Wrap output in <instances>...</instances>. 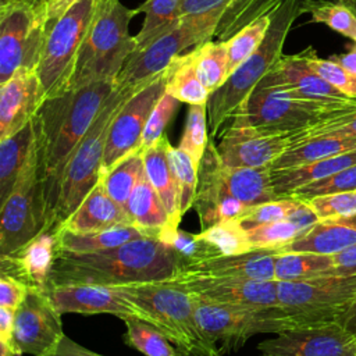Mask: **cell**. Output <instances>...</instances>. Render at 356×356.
Here are the masks:
<instances>
[{"mask_svg": "<svg viewBox=\"0 0 356 356\" xmlns=\"http://www.w3.org/2000/svg\"><path fill=\"white\" fill-rule=\"evenodd\" d=\"M115 86V81H99L71 88L44 99L33 117L49 228H54L56 206L65 167Z\"/></svg>", "mask_w": 356, "mask_h": 356, "instance_id": "6da1fadb", "label": "cell"}, {"mask_svg": "<svg viewBox=\"0 0 356 356\" xmlns=\"http://www.w3.org/2000/svg\"><path fill=\"white\" fill-rule=\"evenodd\" d=\"M182 266L179 254L154 236L129 241L93 253H58L49 286L95 284L118 286L171 280Z\"/></svg>", "mask_w": 356, "mask_h": 356, "instance_id": "7a4b0ae2", "label": "cell"}, {"mask_svg": "<svg viewBox=\"0 0 356 356\" xmlns=\"http://www.w3.org/2000/svg\"><path fill=\"white\" fill-rule=\"evenodd\" d=\"M303 3L305 0H278L271 11V24L260 47L210 95L207 118L211 139L221 136L231 117L282 58L286 36L296 18L305 14Z\"/></svg>", "mask_w": 356, "mask_h": 356, "instance_id": "3957f363", "label": "cell"}, {"mask_svg": "<svg viewBox=\"0 0 356 356\" xmlns=\"http://www.w3.org/2000/svg\"><path fill=\"white\" fill-rule=\"evenodd\" d=\"M136 14L138 7L128 8L120 0H97L70 89L99 81H117L136 49L135 36L129 35V22Z\"/></svg>", "mask_w": 356, "mask_h": 356, "instance_id": "277c9868", "label": "cell"}, {"mask_svg": "<svg viewBox=\"0 0 356 356\" xmlns=\"http://www.w3.org/2000/svg\"><path fill=\"white\" fill-rule=\"evenodd\" d=\"M125 298L145 309L159 328L185 356H224L202 332L192 296L172 280L115 286Z\"/></svg>", "mask_w": 356, "mask_h": 356, "instance_id": "5b68a950", "label": "cell"}, {"mask_svg": "<svg viewBox=\"0 0 356 356\" xmlns=\"http://www.w3.org/2000/svg\"><path fill=\"white\" fill-rule=\"evenodd\" d=\"M142 86H115L113 93L103 104L92 127L76 146L61 179L58 202L54 214V228H61V225L81 206L83 199L100 181L110 125L122 104Z\"/></svg>", "mask_w": 356, "mask_h": 356, "instance_id": "8992f818", "label": "cell"}, {"mask_svg": "<svg viewBox=\"0 0 356 356\" xmlns=\"http://www.w3.org/2000/svg\"><path fill=\"white\" fill-rule=\"evenodd\" d=\"M355 106L356 100L348 104L314 103L295 96L285 88L259 83L231 117L227 127H248L271 134H295Z\"/></svg>", "mask_w": 356, "mask_h": 356, "instance_id": "52a82bcc", "label": "cell"}, {"mask_svg": "<svg viewBox=\"0 0 356 356\" xmlns=\"http://www.w3.org/2000/svg\"><path fill=\"white\" fill-rule=\"evenodd\" d=\"M355 298L356 274L278 281L281 328L286 331L338 321Z\"/></svg>", "mask_w": 356, "mask_h": 356, "instance_id": "ba28073f", "label": "cell"}, {"mask_svg": "<svg viewBox=\"0 0 356 356\" xmlns=\"http://www.w3.org/2000/svg\"><path fill=\"white\" fill-rule=\"evenodd\" d=\"M221 15L222 11H211L179 17L171 28L135 49L115 81L117 86L139 88L153 81L177 56L214 38Z\"/></svg>", "mask_w": 356, "mask_h": 356, "instance_id": "9c48e42d", "label": "cell"}, {"mask_svg": "<svg viewBox=\"0 0 356 356\" xmlns=\"http://www.w3.org/2000/svg\"><path fill=\"white\" fill-rule=\"evenodd\" d=\"M96 6L97 0H79L49 29L36 68L42 102L70 89Z\"/></svg>", "mask_w": 356, "mask_h": 356, "instance_id": "30bf717a", "label": "cell"}, {"mask_svg": "<svg viewBox=\"0 0 356 356\" xmlns=\"http://www.w3.org/2000/svg\"><path fill=\"white\" fill-rule=\"evenodd\" d=\"M47 35L44 0H0V83L22 68H38Z\"/></svg>", "mask_w": 356, "mask_h": 356, "instance_id": "8fae6325", "label": "cell"}, {"mask_svg": "<svg viewBox=\"0 0 356 356\" xmlns=\"http://www.w3.org/2000/svg\"><path fill=\"white\" fill-rule=\"evenodd\" d=\"M46 229H49V217L38 153L0 204V256L19 250Z\"/></svg>", "mask_w": 356, "mask_h": 356, "instance_id": "7c38bea8", "label": "cell"}, {"mask_svg": "<svg viewBox=\"0 0 356 356\" xmlns=\"http://www.w3.org/2000/svg\"><path fill=\"white\" fill-rule=\"evenodd\" d=\"M192 299L196 321L203 335L217 345L222 355L239 350L256 334L281 332L278 306L250 309Z\"/></svg>", "mask_w": 356, "mask_h": 356, "instance_id": "4fadbf2b", "label": "cell"}, {"mask_svg": "<svg viewBox=\"0 0 356 356\" xmlns=\"http://www.w3.org/2000/svg\"><path fill=\"white\" fill-rule=\"evenodd\" d=\"M165 71L138 89L115 114L107 136L102 174L111 170L131 153L140 150L147 120L165 92Z\"/></svg>", "mask_w": 356, "mask_h": 356, "instance_id": "5bb4252c", "label": "cell"}, {"mask_svg": "<svg viewBox=\"0 0 356 356\" xmlns=\"http://www.w3.org/2000/svg\"><path fill=\"white\" fill-rule=\"evenodd\" d=\"M64 335L61 313L47 292L29 288L15 312L13 345L18 356H46Z\"/></svg>", "mask_w": 356, "mask_h": 356, "instance_id": "9a60e30c", "label": "cell"}, {"mask_svg": "<svg viewBox=\"0 0 356 356\" xmlns=\"http://www.w3.org/2000/svg\"><path fill=\"white\" fill-rule=\"evenodd\" d=\"M171 280L182 285L192 298L209 303L250 309L280 306L277 280L209 275H174Z\"/></svg>", "mask_w": 356, "mask_h": 356, "instance_id": "2e32d148", "label": "cell"}, {"mask_svg": "<svg viewBox=\"0 0 356 356\" xmlns=\"http://www.w3.org/2000/svg\"><path fill=\"white\" fill-rule=\"evenodd\" d=\"M257 350L261 356H356V337L334 321L278 332Z\"/></svg>", "mask_w": 356, "mask_h": 356, "instance_id": "e0dca14e", "label": "cell"}, {"mask_svg": "<svg viewBox=\"0 0 356 356\" xmlns=\"http://www.w3.org/2000/svg\"><path fill=\"white\" fill-rule=\"evenodd\" d=\"M44 291L61 314L108 313L121 320L139 318L154 325L152 316L135 302L125 298L115 286L65 284L49 286Z\"/></svg>", "mask_w": 356, "mask_h": 356, "instance_id": "ac0fdd59", "label": "cell"}, {"mask_svg": "<svg viewBox=\"0 0 356 356\" xmlns=\"http://www.w3.org/2000/svg\"><path fill=\"white\" fill-rule=\"evenodd\" d=\"M296 135L229 125L220 136L217 152L227 167H271L295 143Z\"/></svg>", "mask_w": 356, "mask_h": 356, "instance_id": "d6986e66", "label": "cell"}, {"mask_svg": "<svg viewBox=\"0 0 356 356\" xmlns=\"http://www.w3.org/2000/svg\"><path fill=\"white\" fill-rule=\"evenodd\" d=\"M222 165L217 145L210 138L199 164L197 192L193 203L202 229L221 221L239 220L249 209L227 191L222 182Z\"/></svg>", "mask_w": 356, "mask_h": 356, "instance_id": "ffe728a7", "label": "cell"}, {"mask_svg": "<svg viewBox=\"0 0 356 356\" xmlns=\"http://www.w3.org/2000/svg\"><path fill=\"white\" fill-rule=\"evenodd\" d=\"M259 83L281 86L300 99L321 104H348L356 100L345 96L314 72L309 67L303 51L282 56Z\"/></svg>", "mask_w": 356, "mask_h": 356, "instance_id": "44dd1931", "label": "cell"}, {"mask_svg": "<svg viewBox=\"0 0 356 356\" xmlns=\"http://www.w3.org/2000/svg\"><path fill=\"white\" fill-rule=\"evenodd\" d=\"M57 254L58 229L49 228L19 250L0 256V274L11 275L28 288L46 289Z\"/></svg>", "mask_w": 356, "mask_h": 356, "instance_id": "7402d4cb", "label": "cell"}, {"mask_svg": "<svg viewBox=\"0 0 356 356\" xmlns=\"http://www.w3.org/2000/svg\"><path fill=\"white\" fill-rule=\"evenodd\" d=\"M40 99L36 68L22 67L0 83V139H4L33 120Z\"/></svg>", "mask_w": 356, "mask_h": 356, "instance_id": "603a6c76", "label": "cell"}, {"mask_svg": "<svg viewBox=\"0 0 356 356\" xmlns=\"http://www.w3.org/2000/svg\"><path fill=\"white\" fill-rule=\"evenodd\" d=\"M278 250L254 249L242 254L214 256L202 261L182 266L175 275L238 277L250 280H275L274 261Z\"/></svg>", "mask_w": 356, "mask_h": 356, "instance_id": "cb8c5ba5", "label": "cell"}, {"mask_svg": "<svg viewBox=\"0 0 356 356\" xmlns=\"http://www.w3.org/2000/svg\"><path fill=\"white\" fill-rule=\"evenodd\" d=\"M132 224L124 207L108 196L102 179L60 229L86 234Z\"/></svg>", "mask_w": 356, "mask_h": 356, "instance_id": "d4e9b609", "label": "cell"}, {"mask_svg": "<svg viewBox=\"0 0 356 356\" xmlns=\"http://www.w3.org/2000/svg\"><path fill=\"white\" fill-rule=\"evenodd\" d=\"M353 245H356V213L317 221L280 252L335 254Z\"/></svg>", "mask_w": 356, "mask_h": 356, "instance_id": "484cf974", "label": "cell"}, {"mask_svg": "<svg viewBox=\"0 0 356 356\" xmlns=\"http://www.w3.org/2000/svg\"><path fill=\"white\" fill-rule=\"evenodd\" d=\"M170 145L168 138L163 135L154 145L142 150V157L146 177L167 210L170 227H179L182 218L179 189L168 160Z\"/></svg>", "mask_w": 356, "mask_h": 356, "instance_id": "4316f807", "label": "cell"}, {"mask_svg": "<svg viewBox=\"0 0 356 356\" xmlns=\"http://www.w3.org/2000/svg\"><path fill=\"white\" fill-rule=\"evenodd\" d=\"M38 153L33 120L13 135L0 139V204L8 197L24 168Z\"/></svg>", "mask_w": 356, "mask_h": 356, "instance_id": "83f0119b", "label": "cell"}, {"mask_svg": "<svg viewBox=\"0 0 356 356\" xmlns=\"http://www.w3.org/2000/svg\"><path fill=\"white\" fill-rule=\"evenodd\" d=\"M355 149L356 138L331 134L300 136V132H298L295 143L274 161L271 171L309 164Z\"/></svg>", "mask_w": 356, "mask_h": 356, "instance_id": "f1b7e54d", "label": "cell"}, {"mask_svg": "<svg viewBox=\"0 0 356 356\" xmlns=\"http://www.w3.org/2000/svg\"><path fill=\"white\" fill-rule=\"evenodd\" d=\"M356 164V149L337 156L325 157L309 164L271 171L274 192L278 197H288L296 189L317 179Z\"/></svg>", "mask_w": 356, "mask_h": 356, "instance_id": "f546056e", "label": "cell"}, {"mask_svg": "<svg viewBox=\"0 0 356 356\" xmlns=\"http://www.w3.org/2000/svg\"><path fill=\"white\" fill-rule=\"evenodd\" d=\"M153 236L134 224L120 225L110 229L76 234L58 229V253H93L121 246L129 241ZM156 238V236H154Z\"/></svg>", "mask_w": 356, "mask_h": 356, "instance_id": "4dcf8cb0", "label": "cell"}, {"mask_svg": "<svg viewBox=\"0 0 356 356\" xmlns=\"http://www.w3.org/2000/svg\"><path fill=\"white\" fill-rule=\"evenodd\" d=\"M125 210L134 225L159 238V234L170 225L167 210L149 182L146 172L134 188Z\"/></svg>", "mask_w": 356, "mask_h": 356, "instance_id": "1f68e13d", "label": "cell"}, {"mask_svg": "<svg viewBox=\"0 0 356 356\" xmlns=\"http://www.w3.org/2000/svg\"><path fill=\"white\" fill-rule=\"evenodd\" d=\"M165 92L181 103L207 104L210 92L200 82L196 72L195 50L177 56L165 70Z\"/></svg>", "mask_w": 356, "mask_h": 356, "instance_id": "d6a6232c", "label": "cell"}, {"mask_svg": "<svg viewBox=\"0 0 356 356\" xmlns=\"http://www.w3.org/2000/svg\"><path fill=\"white\" fill-rule=\"evenodd\" d=\"M335 266L332 254L313 252H278L274 261L277 281H299L331 274Z\"/></svg>", "mask_w": 356, "mask_h": 356, "instance_id": "836d02e7", "label": "cell"}, {"mask_svg": "<svg viewBox=\"0 0 356 356\" xmlns=\"http://www.w3.org/2000/svg\"><path fill=\"white\" fill-rule=\"evenodd\" d=\"M193 50L197 76L211 95L228 79L227 42L209 39L193 47Z\"/></svg>", "mask_w": 356, "mask_h": 356, "instance_id": "e575fe53", "label": "cell"}, {"mask_svg": "<svg viewBox=\"0 0 356 356\" xmlns=\"http://www.w3.org/2000/svg\"><path fill=\"white\" fill-rule=\"evenodd\" d=\"M305 13L312 15V21L324 24L332 31L356 42V4L348 0H305Z\"/></svg>", "mask_w": 356, "mask_h": 356, "instance_id": "d590c367", "label": "cell"}, {"mask_svg": "<svg viewBox=\"0 0 356 356\" xmlns=\"http://www.w3.org/2000/svg\"><path fill=\"white\" fill-rule=\"evenodd\" d=\"M145 175V165L142 150H136L122 159L107 172H103L100 179L106 188V192L114 199L121 207L125 209L127 202L139 182Z\"/></svg>", "mask_w": 356, "mask_h": 356, "instance_id": "8d00e7d4", "label": "cell"}, {"mask_svg": "<svg viewBox=\"0 0 356 356\" xmlns=\"http://www.w3.org/2000/svg\"><path fill=\"white\" fill-rule=\"evenodd\" d=\"M273 8L256 17L253 21L246 24L243 28H241L236 33L225 40L228 50V76L263 43L271 24Z\"/></svg>", "mask_w": 356, "mask_h": 356, "instance_id": "74e56055", "label": "cell"}, {"mask_svg": "<svg viewBox=\"0 0 356 356\" xmlns=\"http://www.w3.org/2000/svg\"><path fill=\"white\" fill-rule=\"evenodd\" d=\"M122 321L127 327L124 342L145 356H185L154 325L139 318H125Z\"/></svg>", "mask_w": 356, "mask_h": 356, "instance_id": "f35d334b", "label": "cell"}, {"mask_svg": "<svg viewBox=\"0 0 356 356\" xmlns=\"http://www.w3.org/2000/svg\"><path fill=\"white\" fill-rule=\"evenodd\" d=\"M182 0H146L138 8L145 13L140 31L135 35L136 49L171 28L181 17Z\"/></svg>", "mask_w": 356, "mask_h": 356, "instance_id": "ab89813d", "label": "cell"}, {"mask_svg": "<svg viewBox=\"0 0 356 356\" xmlns=\"http://www.w3.org/2000/svg\"><path fill=\"white\" fill-rule=\"evenodd\" d=\"M199 235L209 242L222 256L242 254L254 250L248 229L239 220H227L217 222L206 229H202Z\"/></svg>", "mask_w": 356, "mask_h": 356, "instance_id": "60d3db41", "label": "cell"}, {"mask_svg": "<svg viewBox=\"0 0 356 356\" xmlns=\"http://www.w3.org/2000/svg\"><path fill=\"white\" fill-rule=\"evenodd\" d=\"M278 0H231L216 31L218 40H227L256 17L268 11Z\"/></svg>", "mask_w": 356, "mask_h": 356, "instance_id": "b9f144b4", "label": "cell"}, {"mask_svg": "<svg viewBox=\"0 0 356 356\" xmlns=\"http://www.w3.org/2000/svg\"><path fill=\"white\" fill-rule=\"evenodd\" d=\"M159 239L171 246L179 254L182 266L220 256L217 249L206 242L199 234L186 232L179 227H165L159 234Z\"/></svg>", "mask_w": 356, "mask_h": 356, "instance_id": "7bdbcfd3", "label": "cell"}, {"mask_svg": "<svg viewBox=\"0 0 356 356\" xmlns=\"http://www.w3.org/2000/svg\"><path fill=\"white\" fill-rule=\"evenodd\" d=\"M207 104H191L188 107L185 125L178 147L186 152L199 167L209 145Z\"/></svg>", "mask_w": 356, "mask_h": 356, "instance_id": "ee69618b", "label": "cell"}, {"mask_svg": "<svg viewBox=\"0 0 356 356\" xmlns=\"http://www.w3.org/2000/svg\"><path fill=\"white\" fill-rule=\"evenodd\" d=\"M168 160L179 189V206L184 216L195 203L199 167L186 152L172 145L168 147Z\"/></svg>", "mask_w": 356, "mask_h": 356, "instance_id": "f6af8a7d", "label": "cell"}, {"mask_svg": "<svg viewBox=\"0 0 356 356\" xmlns=\"http://www.w3.org/2000/svg\"><path fill=\"white\" fill-rule=\"evenodd\" d=\"M246 229L253 249H273L278 252L303 232L302 228L289 220L259 224Z\"/></svg>", "mask_w": 356, "mask_h": 356, "instance_id": "bcb514c9", "label": "cell"}, {"mask_svg": "<svg viewBox=\"0 0 356 356\" xmlns=\"http://www.w3.org/2000/svg\"><path fill=\"white\" fill-rule=\"evenodd\" d=\"M303 51V56L309 67L317 72L323 79H325L335 89L342 92L350 99H356V76L343 70L338 63L331 58H321L317 51L309 46Z\"/></svg>", "mask_w": 356, "mask_h": 356, "instance_id": "7dc6e473", "label": "cell"}, {"mask_svg": "<svg viewBox=\"0 0 356 356\" xmlns=\"http://www.w3.org/2000/svg\"><path fill=\"white\" fill-rule=\"evenodd\" d=\"M356 191V164L296 189L291 196L310 200L316 196Z\"/></svg>", "mask_w": 356, "mask_h": 356, "instance_id": "c3c4849f", "label": "cell"}, {"mask_svg": "<svg viewBox=\"0 0 356 356\" xmlns=\"http://www.w3.org/2000/svg\"><path fill=\"white\" fill-rule=\"evenodd\" d=\"M298 203H299V199L295 196L263 202L249 207L243 213V216L239 218V221L243 224L245 228H250L259 224L288 220L293 209L298 206Z\"/></svg>", "mask_w": 356, "mask_h": 356, "instance_id": "681fc988", "label": "cell"}, {"mask_svg": "<svg viewBox=\"0 0 356 356\" xmlns=\"http://www.w3.org/2000/svg\"><path fill=\"white\" fill-rule=\"evenodd\" d=\"M179 103L181 102L178 99L164 92V95L160 97L147 120L140 142V150L150 147L164 135V131L174 118L179 107Z\"/></svg>", "mask_w": 356, "mask_h": 356, "instance_id": "f907efd6", "label": "cell"}, {"mask_svg": "<svg viewBox=\"0 0 356 356\" xmlns=\"http://www.w3.org/2000/svg\"><path fill=\"white\" fill-rule=\"evenodd\" d=\"M306 202L316 213L318 221L356 213V191L316 196Z\"/></svg>", "mask_w": 356, "mask_h": 356, "instance_id": "816d5d0a", "label": "cell"}, {"mask_svg": "<svg viewBox=\"0 0 356 356\" xmlns=\"http://www.w3.org/2000/svg\"><path fill=\"white\" fill-rule=\"evenodd\" d=\"M318 134H331V135L356 138V106L345 113L325 118L321 122L305 131H300V136L318 135Z\"/></svg>", "mask_w": 356, "mask_h": 356, "instance_id": "f5cc1de1", "label": "cell"}, {"mask_svg": "<svg viewBox=\"0 0 356 356\" xmlns=\"http://www.w3.org/2000/svg\"><path fill=\"white\" fill-rule=\"evenodd\" d=\"M28 286L17 278L0 274V307H7L14 312L19 307L28 293Z\"/></svg>", "mask_w": 356, "mask_h": 356, "instance_id": "db71d44e", "label": "cell"}, {"mask_svg": "<svg viewBox=\"0 0 356 356\" xmlns=\"http://www.w3.org/2000/svg\"><path fill=\"white\" fill-rule=\"evenodd\" d=\"M231 0H182L181 1V17L206 14L211 11H222Z\"/></svg>", "mask_w": 356, "mask_h": 356, "instance_id": "11a10c76", "label": "cell"}, {"mask_svg": "<svg viewBox=\"0 0 356 356\" xmlns=\"http://www.w3.org/2000/svg\"><path fill=\"white\" fill-rule=\"evenodd\" d=\"M334 256L335 266L331 271L334 275H353L356 274V245L341 250Z\"/></svg>", "mask_w": 356, "mask_h": 356, "instance_id": "9f6ffc18", "label": "cell"}, {"mask_svg": "<svg viewBox=\"0 0 356 356\" xmlns=\"http://www.w3.org/2000/svg\"><path fill=\"white\" fill-rule=\"evenodd\" d=\"M46 356H104L95 350H90L81 343L75 342L70 337L64 335L63 339L58 342V345Z\"/></svg>", "mask_w": 356, "mask_h": 356, "instance_id": "6f0895ef", "label": "cell"}, {"mask_svg": "<svg viewBox=\"0 0 356 356\" xmlns=\"http://www.w3.org/2000/svg\"><path fill=\"white\" fill-rule=\"evenodd\" d=\"M79 0H44V11L47 18V32L54 22L67 13Z\"/></svg>", "mask_w": 356, "mask_h": 356, "instance_id": "680465c9", "label": "cell"}, {"mask_svg": "<svg viewBox=\"0 0 356 356\" xmlns=\"http://www.w3.org/2000/svg\"><path fill=\"white\" fill-rule=\"evenodd\" d=\"M14 323H15V312L7 307H0V342L13 343Z\"/></svg>", "mask_w": 356, "mask_h": 356, "instance_id": "91938a15", "label": "cell"}, {"mask_svg": "<svg viewBox=\"0 0 356 356\" xmlns=\"http://www.w3.org/2000/svg\"><path fill=\"white\" fill-rule=\"evenodd\" d=\"M335 63H338L343 70L356 76V42L348 47V50L342 54H334L330 57Z\"/></svg>", "mask_w": 356, "mask_h": 356, "instance_id": "94428289", "label": "cell"}, {"mask_svg": "<svg viewBox=\"0 0 356 356\" xmlns=\"http://www.w3.org/2000/svg\"><path fill=\"white\" fill-rule=\"evenodd\" d=\"M338 323H341L352 335L356 337V298L339 317Z\"/></svg>", "mask_w": 356, "mask_h": 356, "instance_id": "6125c7cd", "label": "cell"}, {"mask_svg": "<svg viewBox=\"0 0 356 356\" xmlns=\"http://www.w3.org/2000/svg\"><path fill=\"white\" fill-rule=\"evenodd\" d=\"M348 1H355V0H348Z\"/></svg>", "mask_w": 356, "mask_h": 356, "instance_id": "be15d7a7", "label": "cell"}]
</instances>
